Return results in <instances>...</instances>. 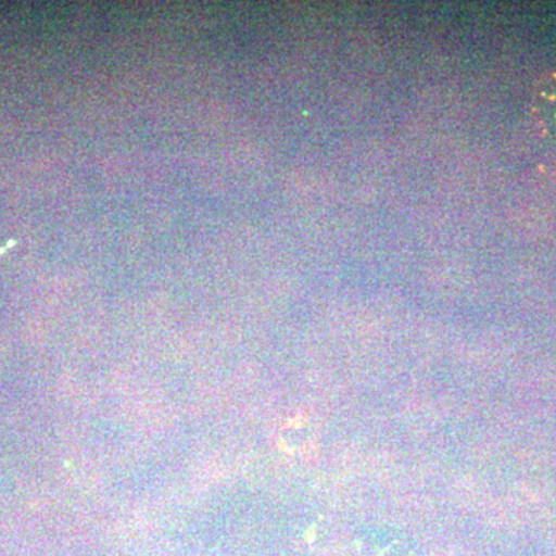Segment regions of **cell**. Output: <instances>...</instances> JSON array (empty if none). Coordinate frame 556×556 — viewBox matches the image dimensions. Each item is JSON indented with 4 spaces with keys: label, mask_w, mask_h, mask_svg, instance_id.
<instances>
[{
    "label": "cell",
    "mask_w": 556,
    "mask_h": 556,
    "mask_svg": "<svg viewBox=\"0 0 556 556\" xmlns=\"http://www.w3.org/2000/svg\"><path fill=\"white\" fill-rule=\"evenodd\" d=\"M535 113L543 138L556 153V76L546 79L538 91Z\"/></svg>",
    "instance_id": "cell-1"
}]
</instances>
